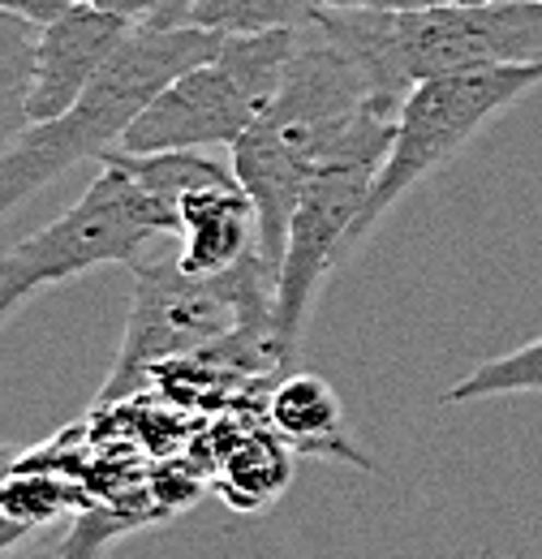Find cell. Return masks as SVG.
Segmentation results:
<instances>
[{"label": "cell", "mask_w": 542, "mask_h": 559, "mask_svg": "<svg viewBox=\"0 0 542 559\" xmlns=\"http://www.w3.org/2000/svg\"><path fill=\"white\" fill-rule=\"evenodd\" d=\"M315 22L340 39L392 104L426 78L542 61V0H448L431 9H332Z\"/></svg>", "instance_id": "obj_1"}, {"label": "cell", "mask_w": 542, "mask_h": 559, "mask_svg": "<svg viewBox=\"0 0 542 559\" xmlns=\"http://www.w3.org/2000/svg\"><path fill=\"white\" fill-rule=\"evenodd\" d=\"M224 35L207 26H134L113 61L91 78V86L61 117L35 121L0 155V215L48 186L82 159H99L126 139L138 112L177 78L220 52Z\"/></svg>", "instance_id": "obj_2"}, {"label": "cell", "mask_w": 542, "mask_h": 559, "mask_svg": "<svg viewBox=\"0 0 542 559\" xmlns=\"http://www.w3.org/2000/svg\"><path fill=\"white\" fill-rule=\"evenodd\" d=\"M130 272H134V310L117 366L104 379L99 405H117L173 357L207 349L233 336L237 328L275 341V267L263 259L259 246L215 276H190L177 259H151V263L142 259Z\"/></svg>", "instance_id": "obj_3"}, {"label": "cell", "mask_w": 542, "mask_h": 559, "mask_svg": "<svg viewBox=\"0 0 542 559\" xmlns=\"http://www.w3.org/2000/svg\"><path fill=\"white\" fill-rule=\"evenodd\" d=\"M168 233H181V211L142 190L130 173L99 164V177L66 215L0 254V319H9L44 284H61L108 263L138 267Z\"/></svg>", "instance_id": "obj_4"}, {"label": "cell", "mask_w": 542, "mask_h": 559, "mask_svg": "<svg viewBox=\"0 0 542 559\" xmlns=\"http://www.w3.org/2000/svg\"><path fill=\"white\" fill-rule=\"evenodd\" d=\"M539 82H542V61L439 73V78L417 82L409 91V99L401 104L392 151H388L384 168L375 173L366 211L357 219V241L392 211V203L405 190H413L444 159H452L491 117H499L508 104H517Z\"/></svg>", "instance_id": "obj_5"}, {"label": "cell", "mask_w": 542, "mask_h": 559, "mask_svg": "<svg viewBox=\"0 0 542 559\" xmlns=\"http://www.w3.org/2000/svg\"><path fill=\"white\" fill-rule=\"evenodd\" d=\"M379 168H323L310 177L293 211L284 259L275 272V341L293 357L319 284L357 246V219L366 211Z\"/></svg>", "instance_id": "obj_6"}, {"label": "cell", "mask_w": 542, "mask_h": 559, "mask_svg": "<svg viewBox=\"0 0 542 559\" xmlns=\"http://www.w3.org/2000/svg\"><path fill=\"white\" fill-rule=\"evenodd\" d=\"M259 104L215 57L177 73L126 130V151H168V146H233L255 121Z\"/></svg>", "instance_id": "obj_7"}, {"label": "cell", "mask_w": 542, "mask_h": 559, "mask_svg": "<svg viewBox=\"0 0 542 559\" xmlns=\"http://www.w3.org/2000/svg\"><path fill=\"white\" fill-rule=\"evenodd\" d=\"M134 22L78 0L61 17L39 31L35 57V91H31V126L61 117L69 104L91 86V78L113 61V52L130 39Z\"/></svg>", "instance_id": "obj_8"}, {"label": "cell", "mask_w": 542, "mask_h": 559, "mask_svg": "<svg viewBox=\"0 0 542 559\" xmlns=\"http://www.w3.org/2000/svg\"><path fill=\"white\" fill-rule=\"evenodd\" d=\"M268 426L297 456H323V461H344L357 469H375V461L349 439L337 392L323 374L280 379L268 396Z\"/></svg>", "instance_id": "obj_9"}, {"label": "cell", "mask_w": 542, "mask_h": 559, "mask_svg": "<svg viewBox=\"0 0 542 559\" xmlns=\"http://www.w3.org/2000/svg\"><path fill=\"white\" fill-rule=\"evenodd\" d=\"M181 254L177 263L190 276H215L228 272L246 250L259 246V219L255 203L241 186H211L195 190L181 203Z\"/></svg>", "instance_id": "obj_10"}, {"label": "cell", "mask_w": 542, "mask_h": 559, "mask_svg": "<svg viewBox=\"0 0 542 559\" xmlns=\"http://www.w3.org/2000/svg\"><path fill=\"white\" fill-rule=\"evenodd\" d=\"M99 164H113L121 173H130L142 190H151L164 203H181L195 190L211 186H241L233 164H220L215 155H207L203 146H168V151H126V146H108L99 155Z\"/></svg>", "instance_id": "obj_11"}, {"label": "cell", "mask_w": 542, "mask_h": 559, "mask_svg": "<svg viewBox=\"0 0 542 559\" xmlns=\"http://www.w3.org/2000/svg\"><path fill=\"white\" fill-rule=\"evenodd\" d=\"M288 478H293V448L271 426L250 430L246 443L220 461V495L241 512L268 508L275 495H284Z\"/></svg>", "instance_id": "obj_12"}, {"label": "cell", "mask_w": 542, "mask_h": 559, "mask_svg": "<svg viewBox=\"0 0 542 559\" xmlns=\"http://www.w3.org/2000/svg\"><path fill=\"white\" fill-rule=\"evenodd\" d=\"M39 31H44L39 22L0 4V155L31 130Z\"/></svg>", "instance_id": "obj_13"}, {"label": "cell", "mask_w": 542, "mask_h": 559, "mask_svg": "<svg viewBox=\"0 0 542 559\" xmlns=\"http://www.w3.org/2000/svg\"><path fill=\"white\" fill-rule=\"evenodd\" d=\"M306 26H271V31H250V35H224L215 61L241 82V91L268 108L284 82V73L297 57Z\"/></svg>", "instance_id": "obj_14"}, {"label": "cell", "mask_w": 542, "mask_h": 559, "mask_svg": "<svg viewBox=\"0 0 542 559\" xmlns=\"http://www.w3.org/2000/svg\"><path fill=\"white\" fill-rule=\"evenodd\" d=\"M319 9L323 0H199L190 22L220 35H250L271 26H306Z\"/></svg>", "instance_id": "obj_15"}, {"label": "cell", "mask_w": 542, "mask_h": 559, "mask_svg": "<svg viewBox=\"0 0 542 559\" xmlns=\"http://www.w3.org/2000/svg\"><path fill=\"white\" fill-rule=\"evenodd\" d=\"M512 392H542V336L521 345L517 353L482 361L474 374H466L457 388L444 392L448 405L482 401V396H512Z\"/></svg>", "instance_id": "obj_16"}, {"label": "cell", "mask_w": 542, "mask_h": 559, "mask_svg": "<svg viewBox=\"0 0 542 559\" xmlns=\"http://www.w3.org/2000/svg\"><path fill=\"white\" fill-rule=\"evenodd\" d=\"M73 503H78V495H73V487H69L66 478L39 474L35 461H26V456H22V465L0 483V508L13 512L17 521L35 525V530L48 525V521H57Z\"/></svg>", "instance_id": "obj_17"}, {"label": "cell", "mask_w": 542, "mask_h": 559, "mask_svg": "<svg viewBox=\"0 0 542 559\" xmlns=\"http://www.w3.org/2000/svg\"><path fill=\"white\" fill-rule=\"evenodd\" d=\"M0 4L22 13V17H31V22H39V26H48L52 17H61L66 9H73L78 0H0Z\"/></svg>", "instance_id": "obj_18"}, {"label": "cell", "mask_w": 542, "mask_h": 559, "mask_svg": "<svg viewBox=\"0 0 542 559\" xmlns=\"http://www.w3.org/2000/svg\"><path fill=\"white\" fill-rule=\"evenodd\" d=\"M91 4H99V9L117 13V17L134 22V26H151V17L160 13V0H91Z\"/></svg>", "instance_id": "obj_19"}, {"label": "cell", "mask_w": 542, "mask_h": 559, "mask_svg": "<svg viewBox=\"0 0 542 559\" xmlns=\"http://www.w3.org/2000/svg\"><path fill=\"white\" fill-rule=\"evenodd\" d=\"M332 9H384V13H405V9H431V4H448V0H323Z\"/></svg>", "instance_id": "obj_20"}, {"label": "cell", "mask_w": 542, "mask_h": 559, "mask_svg": "<svg viewBox=\"0 0 542 559\" xmlns=\"http://www.w3.org/2000/svg\"><path fill=\"white\" fill-rule=\"evenodd\" d=\"M31 534H35V525H26V521H17L13 512H4V508H0V556H4V551H13V547H22Z\"/></svg>", "instance_id": "obj_21"}, {"label": "cell", "mask_w": 542, "mask_h": 559, "mask_svg": "<svg viewBox=\"0 0 542 559\" xmlns=\"http://www.w3.org/2000/svg\"><path fill=\"white\" fill-rule=\"evenodd\" d=\"M199 0H160V13L151 17V26H186Z\"/></svg>", "instance_id": "obj_22"}, {"label": "cell", "mask_w": 542, "mask_h": 559, "mask_svg": "<svg viewBox=\"0 0 542 559\" xmlns=\"http://www.w3.org/2000/svg\"><path fill=\"white\" fill-rule=\"evenodd\" d=\"M22 456H26L22 448H13V443H0V483H4V478H9L17 465H22Z\"/></svg>", "instance_id": "obj_23"}]
</instances>
